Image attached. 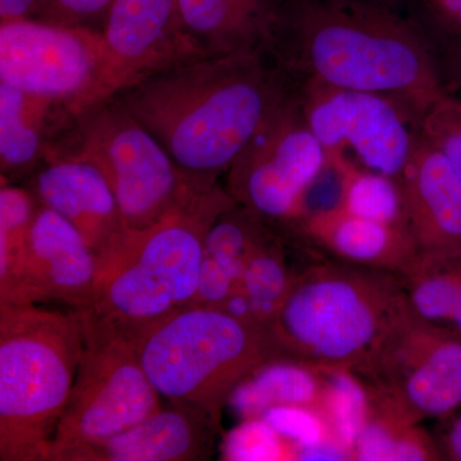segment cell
Instances as JSON below:
<instances>
[{
    "label": "cell",
    "instance_id": "5",
    "mask_svg": "<svg viewBox=\"0 0 461 461\" xmlns=\"http://www.w3.org/2000/svg\"><path fill=\"white\" fill-rule=\"evenodd\" d=\"M84 348L77 312L0 303V460L48 461Z\"/></svg>",
    "mask_w": 461,
    "mask_h": 461
},
{
    "label": "cell",
    "instance_id": "26",
    "mask_svg": "<svg viewBox=\"0 0 461 461\" xmlns=\"http://www.w3.org/2000/svg\"><path fill=\"white\" fill-rule=\"evenodd\" d=\"M38 200L27 187L2 182L0 189V303L11 302L25 262Z\"/></svg>",
    "mask_w": 461,
    "mask_h": 461
},
{
    "label": "cell",
    "instance_id": "28",
    "mask_svg": "<svg viewBox=\"0 0 461 461\" xmlns=\"http://www.w3.org/2000/svg\"><path fill=\"white\" fill-rule=\"evenodd\" d=\"M221 454L229 461L296 460V446L278 435L263 418L241 420L224 436Z\"/></svg>",
    "mask_w": 461,
    "mask_h": 461
},
{
    "label": "cell",
    "instance_id": "10",
    "mask_svg": "<svg viewBox=\"0 0 461 461\" xmlns=\"http://www.w3.org/2000/svg\"><path fill=\"white\" fill-rule=\"evenodd\" d=\"M355 373L417 423L447 417L461 406V332L411 309Z\"/></svg>",
    "mask_w": 461,
    "mask_h": 461
},
{
    "label": "cell",
    "instance_id": "29",
    "mask_svg": "<svg viewBox=\"0 0 461 461\" xmlns=\"http://www.w3.org/2000/svg\"><path fill=\"white\" fill-rule=\"evenodd\" d=\"M278 435L297 448L335 438L317 406L282 405L260 415Z\"/></svg>",
    "mask_w": 461,
    "mask_h": 461
},
{
    "label": "cell",
    "instance_id": "4",
    "mask_svg": "<svg viewBox=\"0 0 461 461\" xmlns=\"http://www.w3.org/2000/svg\"><path fill=\"white\" fill-rule=\"evenodd\" d=\"M411 311L402 275L314 264L300 273L267 330L278 357L357 372Z\"/></svg>",
    "mask_w": 461,
    "mask_h": 461
},
{
    "label": "cell",
    "instance_id": "11",
    "mask_svg": "<svg viewBox=\"0 0 461 461\" xmlns=\"http://www.w3.org/2000/svg\"><path fill=\"white\" fill-rule=\"evenodd\" d=\"M296 86L327 157H355L366 168L399 180L420 131V115L384 94L318 84Z\"/></svg>",
    "mask_w": 461,
    "mask_h": 461
},
{
    "label": "cell",
    "instance_id": "36",
    "mask_svg": "<svg viewBox=\"0 0 461 461\" xmlns=\"http://www.w3.org/2000/svg\"><path fill=\"white\" fill-rule=\"evenodd\" d=\"M438 447L442 459L461 461V414L445 430Z\"/></svg>",
    "mask_w": 461,
    "mask_h": 461
},
{
    "label": "cell",
    "instance_id": "35",
    "mask_svg": "<svg viewBox=\"0 0 461 461\" xmlns=\"http://www.w3.org/2000/svg\"><path fill=\"white\" fill-rule=\"evenodd\" d=\"M41 0H0V23L29 20L35 16Z\"/></svg>",
    "mask_w": 461,
    "mask_h": 461
},
{
    "label": "cell",
    "instance_id": "27",
    "mask_svg": "<svg viewBox=\"0 0 461 461\" xmlns=\"http://www.w3.org/2000/svg\"><path fill=\"white\" fill-rule=\"evenodd\" d=\"M321 388L317 409L332 436L353 453L369 414V393L362 378L342 366H320Z\"/></svg>",
    "mask_w": 461,
    "mask_h": 461
},
{
    "label": "cell",
    "instance_id": "22",
    "mask_svg": "<svg viewBox=\"0 0 461 461\" xmlns=\"http://www.w3.org/2000/svg\"><path fill=\"white\" fill-rule=\"evenodd\" d=\"M368 388V387H366ZM369 414L354 446L357 461L441 460L438 444L393 400L369 390Z\"/></svg>",
    "mask_w": 461,
    "mask_h": 461
},
{
    "label": "cell",
    "instance_id": "33",
    "mask_svg": "<svg viewBox=\"0 0 461 461\" xmlns=\"http://www.w3.org/2000/svg\"><path fill=\"white\" fill-rule=\"evenodd\" d=\"M296 460L348 461L354 460V456L353 453L338 439L330 438L317 445L297 448Z\"/></svg>",
    "mask_w": 461,
    "mask_h": 461
},
{
    "label": "cell",
    "instance_id": "3",
    "mask_svg": "<svg viewBox=\"0 0 461 461\" xmlns=\"http://www.w3.org/2000/svg\"><path fill=\"white\" fill-rule=\"evenodd\" d=\"M235 204L218 184L149 229L127 230L117 247L98 258L93 299L77 312L83 326L138 341L150 327L194 305L206 233Z\"/></svg>",
    "mask_w": 461,
    "mask_h": 461
},
{
    "label": "cell",
    "instance_id": "17",
    "mask_svg": "<svg viewBox=\"0 0 461 461\" xmlns=\"http://www.w3.org/2000/svg\"><path fill=\"white\" fill-rule=\"evenodd\" d=\"M282 0H177L178 27L189 58L269 54Z\"/></svg>",
    "mask_w": 461,
    "mask_h": 461
},
{
    "label": "cell",
    "instance_id": "20",
    "mask_svg": "<svg viewBox=\"0 0 461 461\" xmlns=\"http://www.w3.org/2000/svg\"><path fill=\"white\" fill-rule=\"evenodd\" d=\"M74 114L56 102L0 83L2 182L29 178L53 153Z\"/></svg>",
    "mask_w": 461,
    "mask_h": 461
},
{
    "label": "cell",
    "instance_id": "21",
    "mask_svg": "<svg viewBox=\"0 0 461 461\" xmlns=\"http://www.w3.org/2000/svg\"><path fill=\"white\" fill-rule=\"evenodd\" d=\"M320 366L290 357H276L254 369L235 387L227 406L241 420L260 417L282 405H317Z\"/></svg>",
    "mask_w": 461,
    "mask_h": 461
},
{
    "label": "cell",
    "instance_id": "2",
    "mask_svg": "<svg viewBox=\"0 0 461 461\" xmlns=\"http://www.w3.org/2000/svg\"><path fill=\"white\" fill-rule=\"evenodd\" d=\"M269 56L296 84L384 94L420 120L446 95L408 0H282Z\"/></svg>",
    "mask_w": 461,
    "mask_h": 461
},
{
    "label": "cell",
    "instance_id": "6",
    "mask_svg": "<svg viewBox=\"0 0 461 461\" xmlns=\"http://www.w3.org/2000/svg\"><path fill=\"white\" fill-rule=\"evenodd\" d=\"M136 346L158 395L218 420L240 382L278 357L267 327L203 305L150 327Z\"/></svg>",
    "mask_w": 461,
    "mask_h": 461
},
{
    "label": "cell",
    "instance_id": "8",
    "mask_svg": "<svg viewBox=\"0 0 461 461\" xmlns=\"http://www.w3.org/2000/svg\"><path fill=\"white\" fill-rule=\"evenodd\" d=\"M329 169L326 149L306 120L296 84L227 172L238 204L282 236L306 214V202Z\"/></svg>",
    "mask_w": 461,
    "mask_h": 461
},
{
    "label": "cell",
    "instance_id": "12",
    "mask_svg": "<svg viewBox=\"0 0 461 461\" xmlns=\"http://www.w3.org/2000/svg\"><path fill=\"white\" fill-rule=\"evenodd\" d=\"M102 35L42 21L0 26V83L83 112L98 77Z\"/></svg>",
    "mask_w": 461,
    "mask_h": 461
},
{
    "label": "cell",
    "instance_id": "34",
    "mask_svg": "<svg viewBox=\"0 0 461 461\" xmlns=\"http://www.w3.org/2000/svg\"><path fill=\"white\" fill-rule=\"evenodd\" d=\"M446 94L455 95L461 93V48L445 51L437 56Z\"/></svg>",
    "mask_w": 461,
    "mask_h": 461
},
{
    "label": "cell",
    "instance_id": "19",
    "mask_svg": "<svg viewBox=\"0 0 461 461\" xmlns=\"http://www.w3.org/2000/svg\"><path fill=\"white\" fill-rule=\"evenodd\" d=\"M314 242L342 262L405 275L418 258L403 227L348 213L338 205L306 214L286 236Z\"/></svg>",
    "mask_w": 461,
    "mask_h": 461
},
{
    "label": "cell",
    "instance_id": "13",
    "mask_svg": "<svg viewBox=\"0 0 461 461\" xmlns=\"http://www.w3.org/2000/svg\"><path fill=\"white\" fill-rule=\"evenodd\" d=\"M100 35L98 77L85 109L189 58L178 27L177 0H114Z\"/></svg>",
    "mask_w": 461,
    "mask_h": 461
},
{
    "label": "cell",
    "instance_id": "23",
    "mask_svg": "<svg viewBox=\"0 0 461 461\" xmlns=\"http://www.w3.org/2000/svg\"><path fill=\"white\" fill-rule=\"evenodd\" d=\"M287 240L276 230L254 251L245 267L241 284L222 309L241 320L268 326L300 273L288 264Z\"/></svg>",
    "mask_w": 461,
    "mask_h": 461
},
{
    "label": "cell",
    "instance_id": "7",
    "mask_svg": "<svg viewBox=\"0 0 461 461\" xmlns=\"http://www.w3.org/2000/svg\"><path fill=\"white\" fill-rule=\"evenodd\" d=\"M56 159L95 166L113 191L130 232L149 229L198 195L166 149L114 98L74 115L48 160Z\"/></svg>",
    "mask_w": 461,
    "mask_h": 461
},
{
    "label": "cell",
    "instance_id": "9",
    "mask_svg": "<svg viewBox=\"0 0 461 461\" xmlns=\"http://www.w3.org/2000/svg\"><path fill=\"white\" fill-rule=\"evenodd\" d=\"M84 338L83 357L48 461H68L76 451L105 441L162 408L135 339L85 327Z\"/></svg>",
    "mask_w": 461,
    "mask_h": 461
},
{
    "label": "cell",
    "instance_id": "32",
    "mask_svg": "<svg viewBox=\"0 0 461 461\" xmlns=\"http://www.w3.org/2000/svg\"><path fill=\"white\" fill-rule=\"evenodd\" d=\"M114 0H41L33 20L102 32Z\"/></svg>",
    "mask_w": 461,
    "mask_h": 461
},
{
    "label": "cell",
    "instance_id": "14",
    "mask_svg": "<svg viewBox=\"0 0 461 461\" xmlns=\"http://www.w3.org/2000/svg\"><path fill=\"white\" fill-rule=\"evenodd\" d=\"M98 259L86 240L56 212L41 206L16 293L9 304L57 300L84 311L93 299Z\"/></svg>",
    "mask_w": 461,
    "mask_h": 461
},
{
    "label": "cell",
    "instance_id": "15",
    "mask_svg": "<svg viewBox=\"0 0 461 461\" xmlns=\"http://www.w3.org/2000/svg\"><path fill=\"white\" fill-rule=\"evenodd\" d=\"M405 229L424 256H461V177L420 131L399 177Z\"/></svg>",
    "mask_w": 461,
    "mask_h": 461
},
{
    "label": "cell",
    "instance_id": "30",
    "mask_svg": "<svg viewBox=\"0 0 461 461\" xmlns=\"http://www.w3.org/2000/svg\"><path fill=\"white\" fill-rule=\"evenodd\" d=\"M437 56L461 48V0H408Z\"/></svg>",
    "mask_w": 461,
    "mask_h": 461
},
{
    "label": "cell",
    "instance_id": "37",
    "mask_svg": "<svg viewBox=\"0 0 461 461\" xmlns=\"http://www.w3.org/2000/svg\"><path fill=\"white\" fill-rule=\"evenodd\" d=\"M448 95H450V94H448ZM454 96H456L457 99L461 100V93L460 94H455Z\"/></svg>",
    "mask_w": 461,
    "mask_h": 461
},
{
    "label": "cell",
    "instance_id": "25",
    "mask_svg": "<svg viewBox=\"0 0 461 461\" xmlns=\"http://www.w3.org/2000/svg\"><path fill=\"white\" fill-rule=\"evenodd\" d=\"M402 280L415 313L453 327L461 311V256L418 254Z\"/></svg>",
    "mask_w": 461,
    "mask_h": 461
},
{
    "label": "cell",
    "instance_id": "18",
    "mask_svg": "<svg viewBox=\"0 0 461 461\" xmlns=\"http://www.w3.org/2000/svg\"><path fill=\"white\" fill-rule=\"evenodd\" d=\"M221 420L195 409H158L135 426L76 451L68 461H194L213 453Z\"/></svg>",
    "mask_w": 461,
    "mask_h": 461
},
{
    "label": "cell",
    "instance_id": "24",
    "mask_svg": "<svg viewBox=\"0 0 461 461\" xmlns=\"http://www.w3.org/2000/svg\"><path fill=\"white\" fill-rule=\"evenodd\" d=\"M327 159L339 181L336 205L348 213L405 229L399 180L366 168L344 154H332Z\"/></svg>",
    "mask_w": 461,
    "mask_h": 461
},
{
    "label": "cell",
    "instance_id": "1",
    "mask_svg": "<svg viewBox=\"0 0 461 461\" xmlns=\"http://www.w3.org/2000/svg\"><path fill=\"white\" fill-rule=\"evenodd\" d=\"M269 54L187 58L115 94L159 141L191 191L217 186L293 90Z\"/></svg>",
    "mask_w": 461,
    "mask_h": 461
},
{
    "label": "cell",
    "instance_id": "16",
    "mask_svg": "<svg viewBox=\"0 0 461 461\" xmlns=\"http://www.w3.org/2000/svg\"><path fill=\"white\" fill-rule=\"evenodd\" d=\"M39 205L56 212L86 240L96 259L126 236L122 214L103 173L76 159L48 160L27 178Z\"/></svg>",
    "mask_w": 461,
    "mask_h": 461
},
{
    "label": "cell",
    "instance_id": "31",
    "mask_svg": "<svg viewBox=\"0 0 461 461\" xmlns=\"http://www.w3.org/2000/svg\"><path fill=\"white\" fill-rule=\"evenodd\" d=\"M420 132L450 160L461 177V100L442 96L424 114Z\"/></svg>",
    "mask_w": 461,
    "mask_h": 461
}]
</instances>
